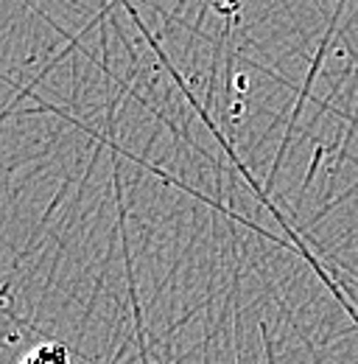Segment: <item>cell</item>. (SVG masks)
Listing matches in <instances>:
<instances>
[{
    "mask_svg": "<svg viewBox=\"0 0 358 364\" xmlns=\"http://www.w3.org/2000/svg\"><path fill=\"white\" fill-rule=\"evenodd\" d=\"M20 364H73V356L62 342H43L28 350Z\"/></svg>",
    "mask_w": 358,
    "mask_h": 364,
    "instance_id": "obj_1",
    "label": "cell"
}]
</instances>
